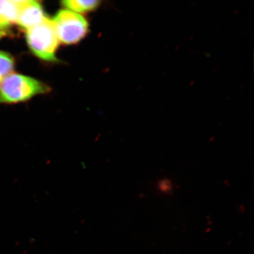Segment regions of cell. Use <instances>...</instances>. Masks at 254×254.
I'll return each mask as SVG.
<instances>
[{
    "mask_svg": "<svg viewBox=\"0 0 254 254\" xmlns=\"http://www.w3.org/2000/svg\"><path fill=\"white\" fill-rule=\"evenodd\" d=\"M49 90L47 85L36 79L11 73L0 83V104L21 102Z\"/></svg>",
    "mask_w": 254,
    "mask_h": 254,
    "instance_id": "6da1fadb",
    "label": "cell"
},
{
    "mask_svg": "<svg viewBox=\"0 0 254 254\" xmlns=\"http://www.w3.org/2000/svg\"><path fill=\"white\" fill-rule=\"evenodd\" d=\"M28 46L35 56L46 62H56L59 40L52 20L45 17L40 24L27 30Z\"/></svg>",
    "mask_w": 254,
    "mask_h": 254,
    "instance_id": "7a4b0ae2",
    "label": "cell"
},
{
    "mask_svg": "<svg viewBox=\"0 0 254 254\" xmlns=\"http://www.w3.org/2000/svg\"><path fill=\"white\" fill-rule=\"evenodd\" d=\"M59 41L64 44L78 42L85 36L88 30V22L76 12L61 10L52 20Z\"/></svg>",
    "mask_w": 254,
    "mask_h": 254,
    "instance_id": "3957f363",
    "label": "cell"
},
{
    "mask_svg": "<svg viewBox=\"0 0 254 254\" xmlns=\"http://www.w3.org/2000/svg\"><path fill=\"white\" fill-rule=\"evenodd\" d=\"M42 6L36 1H20L17 23L21 28L29 30L36 27L44 18Z\"/></svg>",
    "mask_w": 254,
    "mask_h": 254,
    "instance_id": "277c9868",
    "label": "cell"
},
{
    "mask_svg": "<svg viewBox=\"0 0 254 254\" xmlns=\"http://www.w3.org/2000/svg\"><path fill=\"white\" fill-rule=\"evenodd\" d=\"M20 1H0V30L7 29L16 23Z\"/></svg>",
    "mask_w": 254,
    "mask_h": 254,
    "instance_id": "5b68a950",
    "label": "cell"
},
{
    "mask_svg": "<svg viewBox=\"0 0 254 254\" xmlns=\"http://www.w3.org/2000/svg\"><path fill=\"white\" fill-rule=\"evenodd\" d=\"M99 4L100 1H96V0H93V1L68 0V1L62 2L63 5L74 12H86L93 10L97 8Z\"/></svg>",
    "mask_w": 254,
    "mask_h": 254,
    "instance_id": "8992f818",
    "label": "cell"
},
{
    "mask_svg": "<svg viewBox=\"0 0 254 254\" xmlns=\"http://www.w3.org/2000/svg\"><path fill=\"white\" fill-rule=\"evenodd\" d=\"M14 66L13 58L7 53L0 52V83L11 74Z\"/></svg>",
    "mask_w": 254,
    "mask_h": 254,
    "instance_id": "52a82bcc",
    "label": "cell"
},
{
    "mask_svg": "<svg viewBox=\"0 0 254 254\" xmlns=\"http://www.w3.org/2000/svg\"><path fill=\"white\" fill-rule=\"evenodd\" d=\"M160 188L162 190L165 192L169 191L171 190L170 183L168 181L165 180L162 182L160 185Z\"/></svg>",
    "mask_w": 254,
    "mask_h": 254,
    "instance_id": "ba28073f",
    "label": "cell"
},
{
    "mask_svg": "<svg viewBox=\"0 0 254 254\" xmlns=\"http://www.w3.org/2000/svg\"><path fill=\"white\" fill-rule=\"evenodd\" d=\"M5 32L4 31L0 30V39H1V38H2L3 36H4Z\"/></svg>",
    "mask_w": 254,
    "mask_h": 254,
    "instance_id": "9c48e42d",
    "label": "cell"
}]
</instances>
